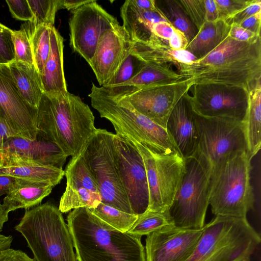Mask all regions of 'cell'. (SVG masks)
Listing matches in <instances>:
<instances>
[{"mask_svg":"<svg viewBox=\"0 0 261 261\" xmlns=\"http://www.w3.org/2000/svg\"><path fill=\"white\" fill-rule=\"evenodd\" d=\"M166 128L184 159L196 154L199 141L198 128L195 113L185 95L172 110Z\"/></svg>","mask_w":261,"mask_h":261,"instance_id":"obj_20","label":"cell"},{"mask_svg":"<svg viewBox=\"0 0 261 261\" xmlns=\"http://www.w3.org/2000/svg\"><path fill=\"white\" fill-rule=\"evenodd\" d=\"M37 109V135L71 159L80 156L97 129L89 107L68 92L54 96L43 93Z\"/></svg>","mask_w":261,"mask_h":261,"instance_id":"obj_2","label":"cell"},{"mask_svg":"<svg viewBox=\"0 0 261 261\" xmlns=\"http://www.w3.org/2000/svg\"><path fill=\"white\" fill-rule=\"evenodd\" d=\"M69 20L70 45L89 64L101 35L119 23L96 1L72 11Z\"/></svg>","mask_w":261,"mask_h":261,"instance_id":"obj_14","label":"cell"},{"mask_svg":"<svg viewBox=\"0 0 261 261\" xmlns=\"http://www.w3.org/2000/svg\"><path fill=\"white\" fill-rule=\"evenodd\" d=\"M261 83L249 91L247 111L243 121L247 142V152L252 159L261 145Z\"/></svg>","mask_w":261,"mask_h":261,"instance_id":"obj_30","label":"cell"},{"mask_svg":"<svg viewBox=\"0 0 261 261\" xmlns=\"http://www.w3.org/2000/svg\"><path fill=\"white\" fill-rule=\"evenodd\" d=\"M2 230L0 229V251L10 248L11 245L13 241V237L9 235L6 236L1 233Z\"/></svg>","mask_w":261,"mask_h":261,"instance_id":"obj_53","label":"cell"},{"mask_svg":"<svg viewBox=\"0 0 261 261\" xmlns=\"http://www.w3.org/2000/svg\"><path fill=\"white\" fill-rule=\"evenodd\" d=\"M205 21L212 22L218 19V12L215 0H204Z\"/></svg>","mask_w":261,"mask_h":261,"instance_id":"obj_48","label":"cell"},{"mask_svg":"<svg viewBox=\"0 0 261 261\" xmlns=\"http://www.w3.org/2000/svg\"><path fill=\"white\" fill-rule=\"evenodd\" d=\"M113 142L119 177L132 213L140 215L149 205V190L142 156L134 143L125 136L114 134Z\"/></svg>","mask_w":261,"mask_h":261,"instance_id":"obj_13","label":"cell"},{"mask_svg":"<svg viewBox=\"0 0 261 261\" xmlns=\"http://www.w3.org/2000/svg\"><path fill=\"white\" fill-rule=\"evenodd\" d=\"M260 24L261 11L246 18L238 25L252 32L257 35H260Z\"/></svg>","mask_w":261,"mask_h":261,"instance_id":"obj_47","label":"cell"},{"mask_svg":"<svg viewBox=\"0 0 261 261\" xmlns=\"http://www.w3.org/2000/svg\"><path fill=\"white\" fill-rule=\"evenodd\" d=\"M50 41L49 56L40 76L44 93L54 96L68 92L64 71V40L54 25L50 27Z\"/></svg>","mask_w":261,"mask_h":261,"instance_id":"obj_24","label":"cell"},{"mask_svg":"<svg viewBox=\"0 0 261 261\" xmlns=\"http://www.w3.org/2000/svg\"><path fill=\"white\" fill-rule=\"evenodd\" d=\"M114 135L97 128L81 155L95 180L101 202L133 214L116 165Z\"/></svg>","mask_w":261,"mask_h":261,"instance_id":"obj_9","label":"cell"},{"mask_svg":"<svg viewBox=\"0 0 261 261\" xmlns=\"http://www.w3.org/2000/svg\"><path fill=\"white\" fill-rule=\"evenodd\" d=\"M33 14L31 22L35 25L53 26L57 12L61 9L60 0H27Z\"/></svg>","mask_w":261,"mask_h":261,"instance_id":"obj_35","label":"cell"},{"mask_svg":"<svg viewBox=\"0 0 261 261\" xmlns=\"http://www.w3.org/2000/svg\"><path fill=\"white\" fill-rule=\"evenodd\" d=\"M15 178L9 176L0 175V196L6 194Z\"/></svg>","mask_w":261,"mask_h":261,"instance_id":"obj_51","label":"cell"},{"mask_svg":"<svg viewBox=\"0 0 261 261\" xmlns=\"http://www.w3.org/2000/svg\"><path fill=\"white\" fill-rule=\"evenodd\" d=\"M170 225L173 224L168 212L147 211L138 216L137 220L127 232L141 237Z\"/></svg>","mask_w":261,"mask_h":261,"instance_id":"obj_34","label":"cell"},{"mask_svg":"<svg viewBox=\"0 0 261 261\" xmlns=\"http://www.w3.org/2000/svg\"><path fill=\"white\" fill-rule=\"evenodd\" d=\"M192 95H185L192 110L205 117H229L244 121L249 92L244 88L215 83L192 86Z\"/></svg>","mask_w":261,"mask_h":261,"instance_id":"obj_12","label":"cell"},{"mask_svg":"<svg viewBox=\"0 0 261 261\" xmlns=\"http://www.w3.org/2000/svg\"><path fill=\"white\" fill-rule=\"evenodd\" d=\"M186 79L184 75L174 71L168 65L146 63L133 79L117 86L102 88L109 96L119 100L144 88L177 82Z\"/></svg>","mask_w":261,"mask_h":261,"instance_id":"obj_23","label":"cell"},{"mask_svg":"<svg viewBox=\"0 0 261 261\" xmlns=\"http://www.w3.org/2000/svg\"><path fill=\"white\" fill-rule=\"evenodd\" d=\"M132 41L120 24L101 35L89 64L100 86L107 84L117 74L129 53Z\"/></svg>","mask_w":261,"mask_h":261,"instance_id":"obj_19","label":"cell"},{"mask_svg":"<svg viewBox=\"0 0 261 261\" xmlns=\"http://www.w3.org/2000/svg\"><path fill=\"white\" fill-rule=\"evenodd\" d=\"M260 243L246 218L216 216L186 261H241L249 259Z\"/></svg>","mask_w":261,"mask_h":261,"instance_id":"obj_7","label":"cell"},{"mask_svg":"<svg viewBox=\"0 0 261 261\" xmlns=\"http://www.w3.org/2000/svg\"><path fill=\"white\" fill-rule=\"evenodd\" d=\"M8 66L23 98L37 108L44 92L39 73L35 65L14 60Z\"/></svg>","mask_w":261,"mask_h":261,"instance_id":"obj_28","label":"cell"},{"mask_svg":"<svg viewBox=\"0 0 261 261\" xmlns=\"http://www.w3.org/2000/svg\"><path fill=\"white\" fill-rule=\"evenodd\" d=\"M13 30L0 23V65H8L15 60Z\"/></svg>","mask_w":261,"mask_h":261,"instance_id":"obj_38","label":"cell"},{"mask_svg":"<svg viewBox=\"0 0 261 261\" xmlns=\"http://www.w3.org/2000/svg\"><path fill=\"white\" fill-rule=\"evenodd\" d=\"M12 40L15 50V60L34 65L29 33L23 24L18 31H13Z\"/></svg>","mask_w":261,"mask_h":261,"instance_id":"obj_37","label":"cell"},{"mask_svg":"<svg viewBox=\"0 0 261 261\" xmlns=\"http://www.w3.org/2000/svg\"><path fill=\"white\" fill-rule=\"evenodd\" d=\"M53 188L51 185L45 182L15 178L3 204L9 212L19 208L28 210L39 205Z\"/></svg>","mask_w":261,"mask_h":261,"instance_id":"obj_27","label":"cell"},{"mask_svg":"<svg viewBox=\"0 0 261 261\" xmlns=\"http://www.w3.org/2000/svg\"><path fill=\"white\" fill-rule=\"evenodd\" d=\"M230 25L217 19L205 21L185 50L201 59L217 47L228 36Z\"/></svg>","mask_w":261,"mask_h":261,"instance_id":"obj_29","label":"cell"},{"mask_svg":"<svg viewBox=\"0 0 261 261\" xmlns=\"http://www.w3.org/2000/svg\"><path fill=\"white\" fill-rule=\"evenodd\" d=\"M184 160L182 175L168 213L174 226L200 229L209 205L211 167L197 154Z\"/></svg>","mask_w":261,"mask_h":261,"instance_id":"obj_8","label":"cell"},{"mask_svg":"<svg viewBox=\"0 0 261 261\" xmlns=\"http://www.w3.org/2000/svg\"><path fill=\"white\" fill-rule=\"evenodd\" d=\"M177 70L193 85L225 84L249 92L261 83L260 36L248 42L227 36L207 55L191 64L181 65Z\"/></svg>","mask_w":261,"mask_h":261,"instance_id":"obj_1","label":"cell"},{"mask_svg":"<svg viewBox=\"0 0 261 261\" xmlns=\"http://www.w3.org/2000/svg\"><path fill=\"white\" fill-rule=\"evenodd\" d=\"M67 221L77 261H146L141 237L112 227L88 207L73 209Z\"/></svg>","mask_w":261,"mask_h":261,"instance_id":"obj_3","label":"cell"},{"mask_svg":"<svg viewBox=\"0 0 261 261\" xmlns=\"http://www.w3.org/2000/svg\"><path fill=\"white\" fill-rule=\"evenodd\" d=\"M173 30L174 27L170 23L166 21H161L153 25L151 35L167 42L173 33Z\"/></svg>","mask_w":261,"mask_h":261,"instance_id":"obj_44","label":"cell"},{"mask_svg":"<svg viewBox=\"0 0 261 261\" xmlns=\"http://www.w3.org/2000/svg\"><path fill=\"white\" fill-rule=\"evenodd\" d=\"M13 18L18 20L31 21L33 14L27 0H12L6 1Z\"/></svg>","mask_w":261,"mask_h":261,"instance_id":"obj_41","label":"cell"},{"mask_svg":"<svg viewBox=\"0 0 261 261\" xmlns=\"http://www.w3.org/2000/svg\"><path fill=\"white\" fill-rule=\"evenodd\" d=\"M14 228L25 238L35 261H77L68 225L53 204L26 210Z\"/></svg>","mask_w":261,"mask_h":261,"instance_id":"obj_6","label":"cell"},{"mask_svg":"<svg viewBox=\"0 0 261 261\" xmlns=\"http://www.w3.org/2000/svg\"><path fill=\"white\" fill-rule=\"evenodd\" d=\"M252 1V0H215L218 19L226 22L249 5Z\"/></svg>","mask_w":261,"mask_h":261,"instance_id":"obj_40","label":"cell"},{"mask_svg":"<svg viewBox=\"0 0 261 261\" xmlns=\"http://www.w3.org/2000/svg\"><path fill=\"white\" fill-rule=\"evenodd\" d=\"M146 63L129 51L117 74L103 88H110L122 84L133 79ZM101 87V86H100Z\"/></svg>","mask_w":261,"mask_h":261,"instance_id":"obj_36","label":"cell"},{"mask_svg":"<svg viewBox=\"0 0 261 261\" xmlns=\"http://www.w3.org/2000/svg\"><path fill=\"white\" fill-rule=\"evenodd\" d=\"M161 10L168 22L174 28L184 33L189 43L196 35L198 31L193 24L179 0H165L162 2Z\"/></svg>","mask_w":261,"mask_h":261,"instance_id":"obj_32","label":"cell"},{"mask_svg":"<svg viewBox=\"0 0 261 261\" xmlns=\"http://www.w3.org/2000/svg\"><path fill=\"white\" fill-rule=\"evenodd\" d=\"M94 0H60L61 9L74 10L83 5L92 2Z\"/></svg>","mask_w":261,"mask_h":261,"instance_id":"obj_49","label":"cell"},{"mask_svg":"<svg viewBox=\"0 0 261 261\" xmlns=\"http://www.w3.org/2000/svg\"><path fill=\"white\" fill-rule=\"evenodd\" d=\"M228 36L242 42H248L260 35H257L252 32L244 29L238 24H230Z\"/></svg>","mask_w":261,"mask_h":261,"instance_id":"obj_43","label":"cell"},{"mask_svg":"<svg viewBox=\"0 0 261 261\" xmlns=\"http://www.w3.org/2000/svg\"><path fill=\"white\" fill-rule=\"evenodd\" d=\"M14 137L7 126L0 120V148L11 138Z\"/></svg>","mask_w":261,"mask_h":261,"instance_id":"obj_52","label":"cell"},{"mask_svg":"<svg viewBox=\"0 0 261 261\" xmlns=\"http://www.w3.org/2000/svg\"><path fill=\"white\" fill-rule=\"evenodd\" d=\"M89 97L92 107L112 123L116 134L139 143L154 153L181 156L166 128L138 112L125 98L115 99L93 83Z\"/></svg>","mask_w":261,"mask_h":261,"instance_id":"obj_4","label":"cell"},{"mask_svg":"<svg viewBox=\"0 0 261 261\" xmlns=\"http://www.w3.org/2000/svg\"><path fill=\"white\" fill-rule=\"evenodd\" d=\"M122 27L132 42H145L151 35L153 25L161 21L168 22L160 9L159 11L141 9L135 6L131 0L125 1L120 9Z\"/></svg>","mask_w":261,"mask_h":261,"instance_id":"obj_26","label":"cell"},{"mask_svg":"<svg viewBox=\"0 0 261 261\" xmlns=\"http://www.w3.org/2000/svg\"><path fill=\"white\" fill-rule=\"evenodd\" d=\"M193 85L189 79L144 88L125 97L138 112L166 128L175 105Z\"/></svg>","mask_w":261,"mask_h":261,"instance_id":"obj_16","label":"cell"},{"mask_svg":"<svg viewBox=\"0 0 261 261\" xmlns=\"http://www.w3.org/2000/svg\"><path fill=\"white\" fill-rule=\"evenodd\" d=\"M188 16L197 31L205 22L204 0H179Z\"/></svg>","mask_w":261,"mask_h":261,"instance_id":"obj_39","label":"cell"},{"mask_svg":"<svg viewBox=\"0 0 261 261\" xmlns=\"http://www.w3.org/2000/svg\"><path fill=\"white\" fill-rule=\"evenodd\" d=\"M200 229L166 226L148 235L146 261H186L191 255L202 233Z\"/></svg>","mask_w":261,"mask_h":261,"instance_id":"obj_17","label":"cell"},{"mask_svg":"<svg viewBox=\"0 0 261 261\" xmlns=\"http://www.w3.org/2000/svg\"><path fill=\"white\" fill-rule=\"evenodd\" d=\"M132 4L136 7L147 10L159 11V8L154 0H131Z\"/></svg>","mask_w":261,"mask_h":261,"instance_id":"obj_50","label":"cell"},{"mask_svg":"<svg viewBox=\"0 0 261 261\" xmlns=\"http://www.w3.org/2000/svg\"><path fill=\"white\" fill-rule=\"evenodd\" d=\"M0 175L45 182L54 187L60 182L65 172L0 149Z\"/></svg>","mask_w":261,"mask_h":261,"instance_id":"obj_21","label":"cell"},{"mask_svg":"<svg viewBox=\"0 0 261 261\" xmlns=\"http://www.w3.org/2000/svg\"><path fill=\"white\" fill-rule=\"evenodd\" d=\"M260 11H261V1L252 0L249 5L234 15L226 22L229 25L239 24L246 18Z\"/></svg>","mask_w":261,"mask_h":261,"instance_id":"obj_42","label":"cell"},{"mask_svg":"<svg viewBox=\"0 0 261 261\" xmlns=\"http://www.w3.org/2000/svg\"><path fill=\"white\" fill-rule=\"evenodd\" d=\"M251 160L247 151H238L227 155L211 169L208 201L215 216L246 218L253 208Z\"/></svg>","mask_w":261,"mask_h":261,"instance_id":"obj_5","label":"cell"},{"mask_svg":"<svg viewBox=\"0 0 261 261\" xmlns=\"http://www.w3.org/2000/svg\"><path fill=\"white\" fill-rule=\"evenodd\" d=\"M23 24L30 36L34 63L40 74L50 52V31L51 26L44 24L35 26L31 21H27Z\"/></svg>","mask_w":261,"mask_h":261,"instance_id":"obj_31","label":"cell"},{"mask_svg":"<svg viewBox=\"0 0 261 261\" xmlns=\"http://www.w3.org/2000/svg\"><path fill=\"white\" fill-rule=\"evenodd\" d=\"M38 109L22 96L8 65H0V120L14 137L34 140Z\"/></svg>","mask_w":261,"mask_h":261,"instance_id":"obj_15","label":"cell"},{"mask_svg":"<svg viewBox=\"0 0 261 261\" xmlns=\"http://www.w3.org/2000/svg\"><path fill=\"white\" fill-rule=\"evenodd\" d=\"M130 51L146 63L174 64L177 69L182 64H191L197 60L186 50L173 49L167 41L153 35L145 42H132Z\"/></svg>","mask_w":261,"mask_h":261,"instance_id":"obj_25","label":"cell"},{"mask_svg":"<svg viewBox=\"0 0 261 261\" xmlns=\"http://www.w3.org/2000/svg\"><path fill=\"white\" fill-rule=\"evenodd\" d=\"M0 149L38 164L63 169L68 156L56 144L37 135L35 140L11 137Z\"/></svg>","mask_w":261,"mask_h":261,"instance_id":"obj_22","label":"cell"},{"mask_svg":"<svg viewBox=\"0 0 261 261\" xmlns=\"http://www.w3.org/2000/svg\"><path fill=\"white\" fill-rule=\"evenodd\" d=\"M199 141L197 154L211 169L227 155L247 151L243 121L229 117H205L195 113Z\"/></svg>","mask_w":261,"mask_h":261,"instance_id":"obj_10","label":"cell"},{"mask_svg":"<svg viewBox=\"0 0 261 261\" xmlns=\"http://www.w3.org/2000/svg\"><path fill=\"white\" fill-rule=\"evenodd\" d=\"M64 172L66 185L59 203L61 213L79 207L94 208L101 202L95 180L81 155L71 159Z\"/></svg>","mask_w":261,"mask_h":261,"instance_id":"obj_18","label":"cell"},{"mask_svg":"<svg viewBox=\"0 0 261 261\" xmlns=\"http://www.w3.org/2000/svg\"><path fill=\"white\" fill-rule=\"evenodd\" d=\"M9 212L3 204L0 202V229H2L4 224L8 220Z\"/></svg>","mask_w":261,"mask_h":261,"instance_id":"obj_54","label":"cell"},{"mask_svg":"<svg viewBox=\"0 0 261 261\" xmlns=\"http://www.w3.org/2000/svg\"><path fill=\"white\" fill-rule=\"evenodd\" d=\"M0 261H35L20 250L7 249L0 251Z\"/></svg>","mask_w":261,"mask_h":261,"instance_id":"obj_45","label":"cell"},{"mask_svg":"<svg viewBox=\"0 0 261 261\" xmlns=\"http://www.w3.org/2000/svg\"><path fill=\"white\" fill-rule=\"evenodd\" d=\"M130 140L140 152L145 167L149 190L147 211L168 212L180 181L184 159L177 154L154 153L139 143Z\"/></svg>","mask_w":261,"mask_h":261,"instance_id":"obj_11","label":"cell"},{"mask_svg":"<svg viewBox=\"0 0 261 261\" xmlns=\"http://www.w3.org/2000/svg\"><path fill=\"white\" fill-rule=\"evenodd\" d=\"M168 44L174 50H185L189 41L184 33L174 28L173 33L168 40Z\"/></svg>","mask_w":261,"mask_h":261,"instance_id":"obj_46","label":"cell"},{"mask_svg":"<svg viewBox=\"0 0 261 261\" xmlns=\"http://www.w3.org/2000/svg\"><path fill=\"white\" fill-rule=\"evenodd\" d=\"M98 218L112 227L123 232H127L133 226L138 216L99 203L94 208H89Z\"/></svg>","mask_w":261,"mask_h":261,"instance_id":"obj_33","label":"cell"}]
</instances>
